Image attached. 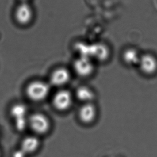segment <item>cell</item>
Wrapping results in <instances>:
<instances>
[{"instance_id":"6da1fadb","label":"cell","mask_w":157,"mask_h":157,"mask_svg":"<svg viewBox=\"0 0 157 157\" xmlns=\"http://www.w3.org/2000/svg\"><path fill=\"white\" fill-rule=\"evenodd\" d=\"M50 88L44 81H33L27 86L26 94L29 99L34 102L44 100L50 93Z\"/></svg>"},{"instance_id":"5b68a950","label":"cell","mask_w":157,"mask_h":157,"mask_svg":"<svg viewBox=\"0 0 157 157\" xmlns=\"http://www.w3.org/2000/svg\"><path fill=\"white\" fill-rule=\"evenodd\" d=\"M73 102V96L71 92L67 90H61L53 96L52 103L57 110L65 111L70 109Z\"/></svg>"},{"instance_id":"3957f363","label":"cell","mask_w":157,"mask_h":157,"mask_svg":"<svg viewBox=\"0 0 157 157\" xmlns=\"http://www.w3.org/2000/svg\"><path fill=\"white\" fill-rule=\"evenodd\" d=\"M28 125L33 131L38 135H44L48 132L51 128L50 121L42 113H35L28 119Z\"/></svg>"},{"instance_id":"5bb4252c","label":"cell","mask_w":157,"mask_h":157,"mask_svg":"<svg viewBox=\"0 0 157 157\" xmlns=\"http://www.w3.org/2000/svg\"><path fill=\"white\" fill-rule=\"evenodd\" d=\"M0 157H1V152H0Z\"/></svg>"},{"instance_id":"52a82bcc","label":"cell","mask_w":157,"mask_h":157,"mask_svg":"<svg viewBox=\"0 0 157 157\" xmlns=\"http://www.w3.org/2000/svg\"><path fill=\"white\" fill-rule=\"evenodd\" d=\"M71 74L68 70L65 67L57 68L51 74L50 81L51 85L57 87L65 85L69 82Z\"/></svg>"},{"instance_id":"277c9868","label":"cell","mask_w":157,"mask_h":157,"mask_svg":"<svg viewBox=\"0 0 157 157\" xmlns=\"http://www.w3.org/2000/svg\"><path fill=\"white\" fill-rule=\"evenodd\" d=\"M34 16L33 8L28 3H21L14 12V17L18 24L25 26L30 24Z\"/></svg>"},{"instance_id":"8fae6325","label":"cell","mask_w":157,"mask_h":157,"mask_svg":"<svg viewBox=\"0 0 157 157\" xmlns=\"http://www.w3.org/2000/svg\"><path fill=\"white\" fill-rule=\"evenodd\" d=\"M76 96L78 100L85 104L93 103L95 98V94L92 88L86 86H81L77 88Z\"/></svg>"},{"instance_id":"4fadbf2b","label":"cell","mask_w":157,"mask_h":157,"mask_svg":"<svg viewBox=\"0 0 157 157\" xmlns=\"http://www.w3.org/2000/svg\"><path fill=\"white\" fill-rule=\"evenodd\" d=\"M21 3H28L29 0H20Z\"/></svg>"},{"instance_id":"ba28073f","label":"cell","mask_w":157,"mask_h":157,"mask_svg":"<svg viewBox=\"0 0 157 157\" xmlns=\"http://www.w3.org/2000/svg\"><path fill=\"white\" fill-rule=\"evenodd\" d=\"M75 72L78 76L87 77L93 71V66L91 62L86 57H81L76 59L73 63Z\"/></svg>"},{"instance_id":"9c48e42d","label":"cell","mask_w":157,"mask_h":157,"mask_svg":"<svg viewBox=\"0 0 157 157\" xmlns=\"http://www.w3.org/2000/svg\"><path fill=\"white\" fill-rule=\"evenodd\" d=\"M140 68L141 72L147 75H152L157 71V61L155 58L146 56L140 59Z\"/></svg>"},{"instance_id":"7c38bea8","label":"cell","mask_w":157,"mask_h":157,"mask_svg":"<svg viewBox=\"0 0 157 157\" xmlns=\"http://www.w3.org/2000/svg\"><path fill=\"white\" fill-rule=\"evenodd\" d=\"M26 155L21 148L15 151L13 153V157H26Z\"/></svg>"},{"instance_id":"8992f818","label":"cell","mask_w":157,"mask_h":157,"mask_svg":"<svg viewBox=\"0 0 157 157\" xmlns=\"http://www.w3.org/2000/svg\"><path fill=\"white\" fill-rule=\"evenodd\" d=\"M98 113V108L93 102L85 103L78 110V118L83 124H90L95 121Z\"/></svg>"},{"instance_id":"30bf717a","label":"cell","mask_w":157,"mask_h":157,"mask_svg":"<svg viewBox=\"0 0 157 157\" xmlns=\"http://www.w3.org/2000/svg\"><path fill=\"white\" fill-rule=\"evenodd\" d=\"M40 145V142L37 137L30 136L22 140L20 148L28 155L36 152L39 149Z\"/></svg>"},{"instance_id":"7a4b0ae2","label":"cell","mask_w":157,"mask_h":157,"mask_svg":"<svg viewBox=\"0 0 157 157\" xmlns=\"http://www.w3.org/2000/svg\"><path fill=\"white\" fill-rule=\"evenodd\" d=\"M10 113L13 118L16 129L18 131H23L28 125V119L27 117L28 110L25 105L17 103L11 107Z\"/></svg>"}]
</instances>
